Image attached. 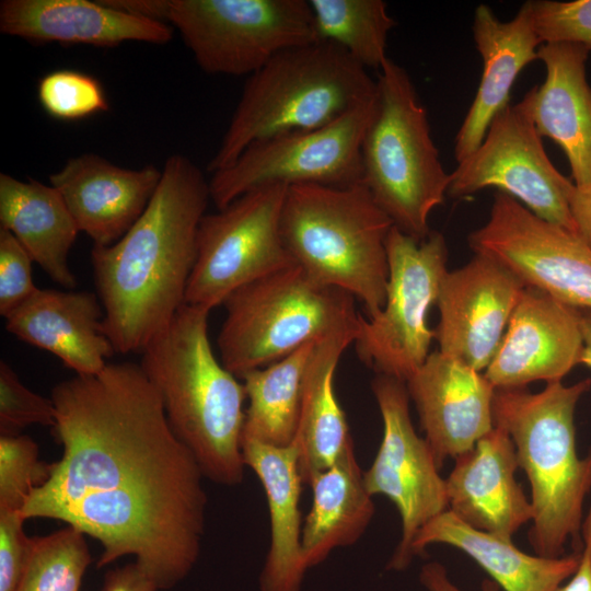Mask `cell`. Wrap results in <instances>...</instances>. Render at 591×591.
Here are the masks:
<instances>
[{
  "label": "cell",
  "mask_w": 591,
  "mask_h": 591,
  "mask_svg": "<svg viewBox=\"0 0 591 591\" xmlns=\"http://www.w3.org/2000/svg\"><path fill=\"white\" fill-rule=\"evenodd\" d=\"M590 389L591 379H583L570 385L548 382L537 393L526 387L495 392L494 425L512 439L529 479L534 512L529 541L538 556L560 557L568 541H580L591 490V450L578 455L575 413Z\"/></svg>",
  "instance_id": "obj_4"
},
{
  "label": "cell",
  "mask_w": 591,
  "mask_h": 591,
  "mask_svg": "<svg viewBox=\"0 0 591 591\" xmlns=\"http://www.w3.org/2000/svg\"><path fill=\"white\" fill-rule=\"evenodd\" d=\"M379 70L376 106L361 143L362 183L394 227L422 241L450 174L407 71L389 57Z\"/></svg>",
  "instance_id": "obj_7"
},
{
  "label": "cell",
  "mask_w": 591,
  "mask_h": 591,
  "mask_svg": "<svg viewBox=\"0 0 591 591\" xmlns=\"http://www.w3.org/2000/svg\"><path fill=\"white\" fill-rule=\"evenodd\" d=\"M405 384L439 467L473 449L495 427L496 387L457 358L430 352Z\"/></svg>",
  "instance_id": "obj_18"
},
{
  "label": "cell",
  "mask_w": 591,
  "mask_h": 591,
  "mask_svg": "<svg viewBox=\"0 0 591 591\" xmlns=\"http://www.w3.org/2000/svg\"><path fill=\"white\" fill-rule=\"evenodd\" d=\"M90 291L38 288L5 318L7 331L58 357L77 375L101 372L116 351L104 333V310Z\"/></svg>",
  "instance_id": "obj_23"
},
{
  "label": "cell",
  "mask_w": 591,
  "mask_h": 591,
  "mask_svg": "<svg viewBox=\"0 0 591 591\" xmlns=\"http://www.w3.org/2000/svg\"><path fill=\"white\" fill-rule=\"evenodd\" d=\"M473 37L483 60V74L468 112L456 134L457 162L482 143L493 118L509 104L519 73L537 59L542 42L536 33L531 1H525L509 21H500L486 4L473 18Z\"/></svg>",
  "instance_id": "obj_24"
},
{
  "label": "cell",
  "mask_w": 591,
  "mask_h": 591,
  "mask_svg": "<svg viewBox=\"0 0 591 591\" xmlns=\"http://www.w3.org/2000/svg\"><path fill=\"white\" fill-rule=\"evenodd\" d=\"M518 467L512 439L495 426L473 449L455 457L445 479L448 510L474 529L512 540L534 514L515 478Z\"/></svg>",
  "instance_id": "obj_20"
},
{
  "label": "cell",
  "mask_w": 591,
  "mask_h": 591,
  "mask_svg": "<svg viewBox=\"0 0 591 591\" xmlns=\"http://www.w3.org/2000/svg\"><path fill=\"white\" fill-rule=\"evenodd\" d=\"M62 445L22 513L65 522L103 548L97 568L123 556L161 590L187 577L205 535V475L174 434L140 364L107 363L51 391Z\"/></svg>",
  "instance_id": "obj_1"
},
{
  "label": "cell",
  "mask_w": 591,
  "mask_h": 591,
  "mask_svg": "<svg viewBox=\"0 0 591 591\" xmlns=\"http://www.w3.org/2000/svg\"><path fill=\"white\" fill-rule=\"evenodd\" d=\"M357 334L358 329H351L321 339L310 356L293 441L305 485L333 465L354 443L346 415L336 397L334 375L343 352L355 341Z\"/></svg>",
  "instance_id": "obj_28"
},
{
  "label": "cell",
  "mask_w": 591,
  "mask_h": 591,
  "mask_svg": "<svg viewBox=\"0 0 591 591\" xmlns=\"http://www.w3.org/2000/svg\"><path fill=\"white\" fill-rule=\"evenodd\" d=\"M524 288L514 273L485 254L448 270L437 300L439 351L485 371Z\"/></svg>",
  "instance_id": "obj_16"
},
{
  "label": "cell",
  "mask_w": 591,
  "mask_h": 591,
  "mask_svg": "<svg viewBox=\"0 0 591 591\" xmlns=\"http://www.w3.org/2000/svg\"><path fill=\"white\" fill-rule=\"evenodd\" d=\"M376 93L367 69L333 43L285 49L248 77L207 170L230 166L255 142L326 126Z\"/></svg>",
  "instance_id": "obj_5"
},
{
  "label": "cell",
  "mask_w": 591,
  "mask_h": 591,
  "mask_svg": "<svg viewBox=\"0 0 591 591\" xmlns=\"http://www.w3.org/2000/svg\"><path fill=\"white\" fill-rule=\"evenodd\" d=\"M56 409L50 398L26 387L5 360L0 361V431L19 434L31 425L54 427Z\"/></svg>",
  "instance_id": "obj_35"
},
{
  "label": "cell",
  "mask_w": 591,
  "mask_h": 591,
  "mask_svg": "<svg viewBox=\"0 0 591 591\" xmlns=\"http://www.w3.org/2000/svg\"><path fill=\"white\" fill-rule=\"evenodd\" d=\"M386 252L384 305L373 317L360 314L354 343L360 360L376 374L406 382L430 355L434 331L428 315L448 271V246L438 231L417 241L393 225Z\"/></svg>",
  "instance_id": "obj_10"
},
{
  "label": "cell",
  "mask_w": 591,
  "mask_h": 591,
  "mask_svg": "<svg viewBox=\"0 0 591 591\" xmlns=\"http://www.w3.org/2000/svg\"><path fill=\"white\" fill-rule=\"evenodd\" d=\"M419 581L427 591H462L450 580L445 567L437 561L427 563L421 567ZM501 590L493 579L483 580L480 586V591Z\"/></svg>",
  "instance_id": "obj_41"
},
{
  "label": "cell",
  "mask_w": 591,
  "mask_h": 591,
  "mask_svg": "<svg viewBox=\"0 0 591 591\" xmlns=\"http://www.w3.org/2000/svg\"><path fill=\"white\" fill-rule=\"evenodd\" d=\"M376 96L326 126L247 147L233 164L211 175L210 197L217 210L267 185L345 187L362 183L361 143Z\"/></svg>",
  "instance_id": "obj_12"
},
{
  "label": "cell",
  "mask_w": 591,
  "mask_h": 591,
  "mask_svg": "<svg viewBox=\"0 0 591 591\" xmlns=\"http://www.w3.org/2000/svg\"><path fill=\"white\" fill-rule=\"evenodd\" d=\"M531 7L542 44L564 42L591 48V0H537Z\"/></svg>",
  "instance_id": "obj_36"
},
{
  "label": "cell",
  "mask_w": 591,
  "mask_h": 591,
  "mask_svg": "<svg viewBox=\"0 0 591 591\" xmlns=\"http://www.w3.org/2000/svg\"><path fill=\"white\" fill-rule=\"evenodd\" d=\"M393 225L363 183L289 186L280 222L285 244L306 276L358 298L367 317L385 302Z\"/></svg>",
  "instance_id": "obj_6"
},
{
  "label": "cell",
  "mask_w": 591,
  "mask_h": 591,
  "mask_svg": "<svg viewBox=\"0 0 591 591\" xmlns=\"http://www.w3.org/2000/svg\"><path fill=\"white\" fill-rule=\"evenodd\" d=\"M37 97L43 109L59 120H80L109 108L102 83L78 70L59 69L44 74L38 80Z\"/></svg>",
  "instance_id": "obj_33"
},
{
  "label": "cell",
  "mask_w": 591,
  "mask_h": 591,
  "mask_svg": "<svg viewBox=\"0 0 591 591\" xmlns=\"http://www.w3.org/2000/svg\"><path fill=\"white\" fill-rule=\"evenodd\" d=\"M223 305L220 361L239 379L306 344L358 329L360 318L350 293L314 282L298 265L236 289Z\"/></svg>",
  "instance_id": "obj_8"
},
{
  "label": "cell",
  "mask_w": 591,
  "mask_h": 591,
  "mask_svg": "<svg viewBox=\"0 0 591 591\" xmlns=\"http://www.w3.org/2000/svg\"><path fill=\"white\" fill-rule=\"evenodd\" d=\"M209 312L184 303L141 351L140 367L160 395L174 434L205 477L235 486L246 467L241 449L246 392L212 351Z\"/></svg>",
  "instance_id": "obj_3"
},
{
  "label": "cell",
  "mask_w": 591,
  "mask_h": 591,
  "mask_svg": "<svg viewBox=\"0 0 591 591\" xmlns=\"http://www.w3.org/2000/svg\"><path fill=\"white\" fill-rule=\"evenodd\" d=\"M590 53L582 44H542L537 59L545 65V81L519 102L541 137L551 138L563 149L577 186L591 183Z\"/></svg>",
  "instance_id": "obj_22"
},
{
  "label": "cell",
  "mask_w": 591,
  "mask_h": 591,
  "mask_svg": "<svg viewBox=\"0 0 591 591\" xmlns=\"http://www.w3.org/2000/svg\"><path fill=\"white\" fill-rule=\"evenodd\" d=\"M242 455L259 479L267 500L270 540L259 577L260 591H301L308 570L302 552V478L298 450L241 439Z\"/></svg>",
  "instance_id": "obj_25"
},
{
  "label": "cell",
  "mask_w": 591,
  "mask_h": 591,
  "mask_svg": "<svg viewBox=\"0 0 591 591\" xmlns=\"http://www.w3.org/2000/svg\"><path fill=\"white\" fill-rule=\"evenodd\" d=\"M0 227L16 237L51 280L67 289L77 286L69 253L80 231L54 186L0 173Z\"/></svg>",
  "instance_id": "obj_27"
},
{
  "label": "cell",
  "mask_w": 591,
  "mask_h": 591,
  "mask_svg": "<svg viewBox=\"0 0 591 591\" xmlns=\"http://www.w3.org/2000/svg\"><path fill=\"white\" fill-rule=\"evenodd\" d=\"M155 165L125 169L95 153L69 159L49 176L78 229L96 246L117 242L148 207L160 183Z\"/></svg>",
  "instance_id": "obj_19"
},
{
  "label": "cell",
  "mask_w": 591,
  "mask_h": 591,
  "mask_svg": "<svg viewBox=\"0 0 591 591\" xmlns=\"http://www.w3.org/2000/svg\"><path fill=\"white\" fill-rule=\"evenodd\" d=\"M91 561L85 535L73 526L34 536L27 565L15 591H79Z\"/></svg>",
  "instance_id": "obj_32"
},
{
  "label": "cell",
  "mask_w": 591,
  "mask_h": 591,
  "mask_svg": "<svg viewBox=\"0 0 591 591\" xmlns=\"http://www.w3.org/2000/svg\"><path fill=\"white\" fill-rule=\"evenodd\" d=\"M583 548L577 570L565 586H559L555 591H591V557L590 547L583 541Z\"/></svg>",
  "instance_id": "obj_42"
},
{
  "label": "cell",
  "mask_w": 591,
  "mask_h": 591,
  "mask_svg": "<svg viewBox=\"0 0 591 591\" xmlns=\"http://www.w3.org/2000/svg\"><path fill=\"white\" fill-rule=\"evenodd\" d=\"M21 512H0V591H15L27 565L33 537Z\"/></svg>",
  "instance_id": "obj_38"
},
{
  "label": "cell",
  "mask_w": 591,
  "mask_h": 591,
  "mask_svg": "<svg viewBox=\"0 0 591 591\" xmlns=\"http://www.w3.org/2000/svg\"><path fill=\"white\" fill-rule=\"evenodd\" d=\"M467 242L474 254L499 260L525 287L591 312V247L509 194L495 193L488 220L470 233Z\"/></svg>",
  "instance_id": "obj_15"
},
{
  "label": "cell",
  "mask_w": 591,
  "mask_h": 591,
  "mask_svg": "<svg viewBox=\"0 0 591 591\" xmlns=\"http://www.w3.org/2000/svg\"><path fill=\"white\" fill-rule=\"evenodd\" d=\"M287 189L262 186L202 217L185 303L211 311L236 289L297 265L280 228Z\"/></svg>",
  "instance_id": "obj_11"
},
{
  "label": "cell",
  "mask_w": 591,
  "mask_h": 591,
  "mask_svg": "<svg viewBox=\"0 0 591 591\" xmlns=\"http://www.w3.org/2000/svg\"><path fill=\"white\" fill-rule=\"evenodd\" d=\"M568 201L576 234L591 247V183L575 184Z\"/></svg>",
  "instance_id": "obj_40"
},
{
  "label": "cell",
  "mask_w": 591,
  "mask_h": 591,
  "mask_svg": "<svg viewBox=\"0 0 591 591\" xmlns=\"http://www.w3.org/2000/svg\"><path fill=\"white\" fill-rule=\"evenodd\" d=\"M580 313L540 289L525 287L484 371L486 379L496 389L561 381L580 364Z\"/></svg>",
  "instance_id": "obj_17"
},
{
  "label": "cell",
  "mask_w": 591,
  "mask_h": 591,
  "mask_svg": "<svg viewBox=\"0 0 591 591\" xmlns=\"http://www.w3.org/2000/svg\"><path fill=\"white\" fill-rule=\"evenodd\" d=\"M0 32L36 43L108 48L126 42L163 45L173 38L170 24L106 0H2Z\"/></svg>",
  "instance_id": "obj_21"
},
{
  "label": "cell",
  "mask_w": 591,
  "mask_h": 591,
  "mask_svg": "<svg viewBox=\"0 0 591 591\" xmlns=\"http://www.w3.org/2000/svg\"><path fill=\"white\" fill-rule=\"evenodd\" d=\"M582 537L590 547V557H591V505L587 514V518L583 520L582 525Z\"/></svg>",
  "instance_id": "obj_44"
},
{
  "label": "cell",
  "mask_w": 591,
  "mask_h": 591,
  "mask_svg": "<svg viewBox=\"0 0 591 591\" xmlns=\"http://www.w3.org/2000/svg\"><path fill=\"white\" fill-rule=\"evenodd\" d=\"M32 263L16 237L0 227V314L3 317L38 289L33 281Z\"/></svg>",
  "instance_id": "obj_37"
},
{
  "label": "cell",
  "mask_w": 591,
  "mask_h": 591,
  "mask_svg": "<svg viewBox=\"0 0 591 591\" xmlns=\"http://www.w3.org/2000/svg\"><path fill=\"white\" fill-rule=\"evenodd\" d=\"M371 387L383 436L363 480L371 496H385L399 513L401 540L387 569L404 570L414 558L412 544L418 531L449 509L447 484L430 445L414 428L405 382L376 374Z\"/></svg>",
  "instance_id": "obj_13"
},
{
  "label": "cell",
  "mask_w": 591,
  "mask_h": 591,
  "mask_svg": "<svg viewBox=\"0 0 591 591\" xmlns=\"http://www.w3.org/2000/svg\"><path fill=\"white\" fill-rule=\"evenodd\" d=\"M209 181L186 155H170L148 207L117 242L93 245L91 263L116 352H138L185 303Z\"/></svg>",
  "instance_id": "obj_2"
},
{
  "label": "cell",
  "mask_w": 591,
  "mask_h": 591,
  "mask_svg": "<svg viewBox=\"0 0 591 591\" xmlns=\"http://www.w3.org/2000/svg\"><path fill=\"white\" fill-rule=\"evenodd\" d=\"M37 443L24 434L0 437V512L23 511L33 490L49 476ZM23 514V513H22Z\"/></svg>",
  "instance_id": "obj_34"
},
{
  "label": "cell",
  "mask_w": 591,
  "mask_h": 591,
  "mask_svg": "<svg viewBox=\"0 0 591 591\" xmlns=\"http://www.w3.org/2000/svg\"><path fill=\"white\" fill-rule=\"evenodd\" d=\"M431 544L453 546L475 560L503 591H555L578 568L580 554L556 558L530 555L512 540L474 529L450 510L424 525L416 534L413 555Z\"/></svg>",
  "instance_id": "obj_26"
},
{
  "label": "cell",
  "mask_w": 591,
  "mask_h": 591,
  "mask_svg": "<svg viewBox=\"0 0 591 591\" xmlns=\"http://www.w3.org/2000/svg\"><path fill=\"white\" fill-rule=\"evenodd\" d=\"M309 486L312 505L302 529L306 569L323 563L335 548L357 543L375 511L354 443L333 465L317 473Z\"/></svg>",
  "instance_id": "obj_29"
},
{
  "label": "cell",
  "mask_w": 591,
  "mask_h": 591,
  "mask_svg": "<svg viewBox=\"0 0 591 591\" xmlns=\"http://www.w3.org/2000/svg\"><path fill=\"white\" fill-rule=\"evenodd\" d=\"M318 40L333 43L366 69L386 60V40L396 25L382 0H309Z\"/></svg>",
  "instance_id": "obj_31"
},
{
  "label": "cell",
  "mask_w": 591,
  "mask_h": 591,
  "mask_svg": "<svg viewBox=\"0 0 591 591\" xmlns=\"http://www.w3.org/2000/svg\"><path fill=\"white\" fill-rule=\"evenodd\" d=\"M314 345L306 344L287 357L240 378L248 399L242 438L273 447L293 443L305 370Z\"/></svg>",
  "instance_id": "obj_30"
},
{
  "label": "cell",
  "mask_w": 591,
  "mask_h": 591,
  "mask_svg": "<svg viewBox=\"0 0 591 591\" xmlns=\"http://www.w3.org/2000/svg\"><path fill=\"white\" fill-rule=\"evenodd\" d=\"M154 580L135 561L109 570L102 591H160Z\"/></svg>",
  "instance_id": "obj_39"
},
{
  "label": "cell",
  "mask_w": 591,
  "mask_h": 591,
  "mask_svg": "<svg viewBox=\"0 0 591 591\" xmlns=\"http://www.w3.org/2000/svg\"><path fill=\"white\" fill-rule=\"evenodd\" d=\"M580 326L582 334V351L580 356V364L591 369V312L581 311Z\"/></svg>",
  "instance_id": "obj_43"
},
{
  "label": "cell",
  "mask_w": 591,
  "mask_h": 591,
  "mask_svg": "<svg viewBox=\"0 0 591 591\" xmlns=\"http://www.w3.org/2000/svg\"><path fill=\"white\" fill-rule=\"evenodd\" d=\"M573 186L554 166L534 123L518 103L505 106L478 148L457 162L447 195L459 199L496 187L537 217L576 233L568 201Z\"/></svg>",
  "instance_id": "obj_14"
},
{
  "label": "cell",
  "mask_w": 591,
  "mask_h": 591,
  "mask_svg": "<svg viewBox=\"0 0 591 591\" xmlns=\"http://www.w3.org/2000/svg\"><path fill=\"white\" fill-rule=\"evenodd\" d=\"M172 24L207 73L251 76L280 51L317 42L306 0H107Z\"/></svg>",
  "instance_id": "obj_9"
}]
</instances>
